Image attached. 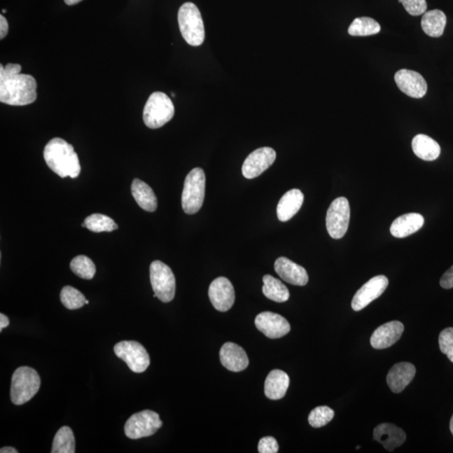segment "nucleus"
<instances>
[{"instance_id":"nucleus-1","label":"nucleus","mask_w":453,"mask_h":453,"mask_svg":"<svg viewBox=\"0 0 453 453\" xmlns=\"http://www.w3.org/2000/svg\"><path fill=\"white\" fill-rule=\"evenodd\" d=\"M19 64L0 66V102L11 106L31 104L37 97V83L31 75L21 74Z\"/></svg>"},{"instance_id":"nucleus-2","label":"nucleus","mask_w":453,"mask_h":453,"mask_svg":"<svg viewBox=\"0 0 453 453\" xmlns=\"http://www.w3.org/2000/svg\"><path fill=\"white\" fill-rule=\"evenodd\" d=\"M46 165L57 175L77 179L81 172L78 154L73 146L61 138L50 139L44 149Z\"/></svg>"},{"instance_id":"nucleus-3","label":"nucleus","mask_w":453,"mask_h":453,"mask_svg":"<svg viewBox=\"0 0 453 453\" xmlns=\"http://www.w3.org/2000/svg\"><path fill=\"white\" fill-rule=\"evenodd\" d=\"M41 387V378L32 368L20 367L13 374L11 398L13 404L21 405L27 403L35 396Z\"/></svg>"},{"instance_id":"nucleus-4","label":"nucleus","mask_w":453,"mask_h":453,"mask_svg":"<svg viewBox=\"0 0 453 453\" xmlns=\"http://www.w3.org/2000/svg\"><path fill=\"white\" fill-rule=\"evenodd\" d=\"M179 23L182 37L193 46H201L205 40L204 24L196 4H182L179 12Z\"/></svg>"},{"instance_id":"nucleus-5","label":"nucleus","mask_w":453,"mask_h":453,"mask_svg":"<svg viewBox=\"0 0 453 453\" xmlns=\"http://www.w3.org/2000/svg\"><path fill=\"white\" fill-rule=\"evenodd\" d=\"M206 176L202 168H194L186 176L181 195L182 209L186 214H197L204 202Z\"/></svg>"},{"instance_id":"nucleus-6","label":"nucleus","mask_w":453,"mask_h":453,"mask_svg":"<svg viewBox=\"0 0 453 453\" xmlns=\"http://www.w3.org/2000/svg\"><path fill=\"white\" fill-rule=\"evenodd\" d=\"M174 113V105L170 97L166 93L155 92L152 93L146 102L143 120L148 128L159 129L171 121Z\"/></svg>"},{"instance_id":"nucleus-7","label":"nucleus","mask_w":453,"mask_h":453,"mask_svg":"<svg viewBox=\"0 0 453 453\" xmlns=\"http://www.w3.org/2000/svg\"><path fill=\"white\" fill-rule=\"evenodd\" d=\"M152 288L156 296L162 302H172L176 294V278L172 270L163 262H152L150 267Z\"/></svg>"},{"instance_id":"nucleus-8","label":"nucleus","mask_w":453,"mask_h":453,"mask_svg":"<svg viewBox=\"0 0 453 453\" xmlns=\"http://www.w3.org/2000/svg\"><path fill=\"white\" fill-rule=\"evenodd\" d=\"M159 414L146 410L134 414L125 423V433L130 439L151 437L162 426Z\"/></svg>"},{"instance_id":"nucleus-9","label":"nucleus","mask_w":453,"mask_h":453,"mask_svg":"<svg viewBox=\"0 0 453 453\" xmlns=\"http://www.w3.org/2000/svg\"><path fill=\"white\" fill-rule=\"evenodd\" d=\"M350 207L348 199L338 197L330 205L326 218V225L330 236L334 239H342L348 231Z\"/></svg>"},{"instance_id":"nucleus-10","label":"nucleus","mask_w":453,"mask_h":453,"mask_svg":"<svg viewBox=\"0 0 453 453\" xmlns=\"http://www.w3.org/2000/svg\"><path fill=\"white\" fill-rule=\"evenodd\" d=\"M114 353L134 372H145L150 366L149 354L143 345L134 341H122L114 346Z\"/></svg>"},{"instance_id":"nucleus-11","label":"nucleus","mask_w":453,"mask_h":453,"mask_svg":"<svg viewBox=\"0 0 453 453\" xmlns=\"http://www.w3.org/2000/svg\"><path fill=\"white\" fill-rule=\"evenodd\" d=\"M277 152L270 147H262L249 154L244 160L242 173L245 179H253L272 166Z\"/></svg>"},{"instance_id":"nucleus-12","label":"nucleus","mask_w":453,"mask_h":453,"mask_svg":"<svg viewBox=\"0 0 453 453\" xmlns=\"http://www.w3.org/2000/svg\"><path fill=\"white\" fill-rule=\"evenodd\" d=\"M389 286V279L384 275H377L364 284L352 300V308L355 312H359L365 308L375 300L382 295Z\"/></svg>"},{"instance_id":"nucleus-13","label":"nucleus","mask_w":453,"mask_h":453,"mask_svg":"<svg viewBox=\"0 0 453 453\" xmlns=\"http://www.w3.org/2000/svg\"><path fill=\"white\" fill-rule=\"evenodd\" d=\"M211 303L219 312H227L231 309L235 300L234 286L230 279L218 277L211 283L209 290Z\"/></svg>"},{"instance_id":"nucleus-14","label":"nucleus","mask_w":453,"mask_h":453,"mask_svg":"<svg viewBox=\"0 0 453 453\" xmlns=\"http://www.w3.org/2000/svg\"><path fill=\"white\" fill-rule=\"evenodd\" d=\"M255 323L259 331L273 340L286 336L291 331V325L288 321L274 312L260 313L256 316Z\"/></svg>"},{"instance_id":"nucleus-15","label":"nucleus","mask_w":453,"mask_h":453,"mask_svg":"<svg viewBox=\"0 0 453 453\" xmlns=\"http://www.w3.org/2000/svg\"><path fill=\"white\" fill-rule=\"evenodd\" d=\"M395 81L400 91L414 99H421L427 92L425 78L414 71L407 69L398 71L395 75Z\"/></svg>"},{"instance_id":"nucleus-16","label":"nucleus","mask_w":453,"mask_h":453,"mask_svg":"<svg viewBox=\"0 0 453 453\" xmlns=\"http://www.w3.org/2000/svg\"><path fill=\"white\" fill-rule=\"evenodd\" d=\"M404 325L399 321H392L377 328L370 338V344L375 349L389 348L400 340L404 332Z\"/></svg>"},{"instance_id":"nucleus-17","label":"nucleus","mask_w":453,"mask_h":453,"mask_svg":"<svg viewBox=\"0 0 453 453\" xmlns=\"http://www.w3.org/2000/svg\"><path fill=\"white\" fill-rule=\"evenodd\" d=\"M274 270L283 281L291 285L304 286L308 283L307 270L286 257H279L275 260Z\"/></svg>"},{"instance_id":"nucleus-18","label":"nucleus","mask_w":453,"mask_h":453,"mask_svg":"<svg viewBox=\"0 0 453 453\" xmlns=\"http://www.w3.org/2000/svg\"><path fill=\"white\" fill-rule=\"evenodd\" d=\"M416 367L412 363L402 362L393 365L387 375V384L392 392L398 393L404 391L416 375Z\"/></svg>"},{"instance_id":"nucleus-19","label":"nucleus","mask_w":453,"mask_h":453,"mask_svg":"<svg viewBox=\"0 0 453 453\" xmlns=\"http://www.w3.org/2000/svg\"><path fill=\"white\" fill-rule=\"evenodd\" d=\"M374 439L382 444L385 449L393 452L405 442L406 435L400 427L391 423H382L375 427Z\"/></svg>"},{"instance_id":"nucleus-20","label":"nucleus","mask_w":453,"mask_h":453,"mask_svg":"<svg viewBox=\"0 0 453 453\" xmlns=\"http://www.w3.org/2000/svg\"><path fill=\"white\" fill-rule=\"evenodd\" d=\"M220 361L227 370L240 372L246 370L249 358L245 351L234 342H226L220 350Z\"/></svg>"},{"instance_id":"nucleus-21","label":"nucleus","mask_w":453,"mask_h":453,"mask_svg":"<svg viewBox=\"0 0 453 453\" xmlns=\"http://www.w3.org/2000/svg\"><path fill=\"white\" fill-rule=\"evenodd\" d=\"M304 202V195L299 189H292L283 195L278 203L277 217L279 221L287 222L298 213Z\"/></svg>"},{"instance_id":"nucleus-22","label":"nucleus","mask_w":453,"mask_h":453,"mask_svg":"<svg viewBox=\"0 0 453 453\" xmlns=\"http://www.w3.org/2000/svg\"><path fill=\"white\" fill-rule=\"evenodd\" d=\"M424 222V218L419 214L402 215L392 223L391 234L396 238H406L420 230Z\"/></svg>"},{"instance_id":"nucleus-23","label":"nucleus","mask_w":453,"mask_h":453,"mask_svg":"<svg viewBox=\"0 0 453 453\" xmlns=\"http://www.w3.org/2000/svg\"><path fill=\"white\" fill-rule=\"evenodd\" d=\"M289 384L290 378L286 372L279 370H272L265 379V396L270 400H281L286 396Z\"/></svg>"},{"instance_id":"nucleus-24","label":"nucleus","mask_w":453,"mask_h":453,"mask_svg":"<svg viewBox=\"0 0 453 453\" xmlns=\"http://www.w3.org/2000/svg\"><path fill=\"white\" fill-rule=\"evenodd\" d=\"M412 150L417 158L426 162H433L441 154L439 144L426 134H417L414 137Z\"/></svg>"},{"instance_id":"nucleus-25","label":"nucleus","mask_w":453,"mask_h":453,"mask_svg":"<svg viewBox=\"0 0 453 453\" xmlns=\"http://www.w3.org/2000/svg\"><path fill=\"white\" fill-rule=\"evenodd\" d=\"M131 193L135 202L142 209L153 213L158 209V197L146 182L134 179L131 185Z\"/></svg>"},{"instance_id":"nucleus-26","label":"nucleus","mask_w":453,"mask_h":453,"mask_svg":"<svg viewBox=\"0 0 453 453\" xmlns=\"http://www.w3.org/2000/svg\"><path fill=\"white\" fill-rule=\"evenodd\" d=\"M446 24L447 17L442 11H427L422 16L421 28L426 35L431 37L442 36Z\"/></svg>"},{"instance_id":"nucleus-27","label":"nucleus","mask_w":453,"mask_h":453,"mask_svg":"<svg viewBox=\"0 0 453 453\" xmlns=\"http://www.w3.org/2000/svg\"><path fill=\"white\" fill-rule=\"evenodd\" d=\"M264 286L262 288L264 295L275 302H286L290 298L288 288L272 275L266 274L263 277Z\"/></svg>"},{"instance_id":"nucleus-28","label":"nucleus","mask_w":453,"mask_h":453,"mask_svg":"<svg viewBox=\"0 0 453 453\" xmlns=\"http://www.w3.org/2000/svg\"><path fill=\"white\" fill-rule=\"evenodd\" d=\"M380 25L370 17H359L355 19L349 28V34L353 36L376 35L380 32Z\"/></svg>"},{"instance_id":"nucleus-29","label":"nucleus","mask_w":453,"mask_h":453,"mask_svg":"<svg viewBox=\"0 0 453 453\" xmlns=\"http://www.w3.org/2000/svg\"><path fill=\"white\" fill-rule=\"evenodd\" d=\"M53 453H74L75 438L73 431L69 426H62L55 435Z\"/></svg>"},{"instance_id":"nucleus-30","label":"nucleus","mask_w":453,"mask_h":453,"mask_svg":"<svg viewBox=\"0 0 453 453\" xmlns=\"http://www.w3.org/2000/svg\"><path fill=\"white\" fill-rule=\"evenodd\" d=\"M84 223L88 230L93 232H112L118 228L111 218L100 214L88 216Z\"/></svg>"},{"instance_id":"nucleus-31","label":"nucleus","mask_w":453,"mask_h":453,"mask_svg":"<svg viewBox=\"0 0 453 453\" xmlns=\"http://www.w3.org/2000/svg\"><path fill=\"white\" fill-rule=\"evenodd\" d=\"M70 267L78 277L84 279H92L96 273V266L90 258L78 256L71 261Z\"/></svg>"},{"instance_id":"nucleus-32","label":"nucleus","mask_w":453,"mask_h":453,"mask_svg":"<svg viewBox=\"0 0 453 453\" xmlns=\"http://www.w3.org/2000/svg\"><path fill=\"white\" fill-rule=\"evenodd\" d=\"M60 298L63 306L69 310H77L86 304L85 296L82 292L70 286L62 288Z\"/></svg>"},{"instance_id":"nucleus-33","label":"nucleus","mask_w":453,"mask_h":453,"mask_svg":"<svg viewBox=\"0 0 453 453\" xmlns=\"http://www.w3.org/2000/svg\"><path fill=\"white\" fill-rule=\"evenodd\" d=\"M334 417L333 410L329 408L328 406H319L313 409L309 414L308 421L314 428H320L333 420Z\"/></svg>"},{"instance_id":"nucleus-34","label":"nucleus","mask_w":453,"mask_h":453,"mask_svg":"<svg viewBox=\"0 0 453 453\" xmlns=\"http://www.w3.org/2000/svg\"><path fill=\"white\" fill-rule=\"evenodd\" d=\"M440 350L453 363V328L444 329L439 335Z\"/></svg>"},{"instance_id":"nucleus-35","label":"nucleus","mask_w":453,"mask_h":453,"mask_svg":"<svg viewBox=\"0 0 453 453\" xmlns=\"http://www.w3.org/2000/svg\"><path fill=\"white\" fill-rule=\"evenodd\" d=\"M403 4L405 11L410 15L418 16L425 14L427 10L426 0H399Z\"/></svg>"},{"instance_id":"nucleus-36","label":"nucleus","mask_w":453,"mask_h":453,"mask_svg":"<svg viewBox=\"0 0 453 453\" xmlns=\"http://www.w3.org/2000/svg\"><path fill=\"white\" fill-rule=\"evenodd\" d=\"M258 451L260 453H277L279 451L278 442L272 437L261 438L258 445Z\"/></svg>"},{"instance_id":"nucleus-37","label":"nucleus","mask_w":453,"mask_h":453,"mask_svg":"<svg viewBox=\"0 0 453 453\" xmlns=\"http://www.w3.org/2000/svg\"><path fill=\"white\" fill-rule=\"evenodd\" d=\"M440 285L444 289H452L453 288V265L452 267L447 270L445 273L442 275L441 281H440Z\"/></svg>"},{"instance_id":"nucleus-38","label":"nucleus","mask_w":453,"mask_h":453,"mask_svg":"<svg viewBox=\"0 0 453 453\" xmlns=\"http://www.w3.org/2000/svg\"><path fill=\"white\" fill-rule=\"evenodd\" d=\"M8 32V24L4 15H0V39L3 40L7 36Z\"/></svg>"},{"instance_id":"nucleus-39","label":"nucleus","mask_w":453,"mask_h":453,"mask_svg":"<svg viewBox=\"0 0 453 453\" xmlns=\"http://www.w3.org/2000/svg\"><path fill=\"white\" fill-rule=\"evenodd\" d=\"M8 325H10V319L1 313L0 314V332H2L3 329L7 328Z\"/></svg>"},{"instance_id":"nucleus-40","label":"nucleus","mask_w":453,"mask_h":453,"mask_svg":"<svg viewBox=\"0 0 453 453\" xmlns=\"http://www.w3.org/2000/svg\"><path fill=\"white\" fill-rule=\"evenodd\" d=\"M0 452L1 453H18V451L15 449L14 447H4L1 448V450H0Z\"/></svg>"},{"instance_id":"nucleus-41","label":"nucleus","mask_w":453,"mask_h":453,"mask_svg":"<svg viewBox=\"0 0 453 453\" xmlns=\"http://www.w3.org/2000/svg\"><path fill=\"white\" fill-rule=\"evenodd\" d=\"M64 1L67 4V6H74V4H77L79 2H81L82 0H64Z\"/></svg>"},{"instance_id":"nucleus-42","label":"nucleus","mask_w":453,"mask_h":453,"mask_svg":"<svg viewBox=\"0 0 453 453\" xmlns=\"http://www.w3.org/2000/svg\"><path fill=\"white\" fill-rule=\"evenodd\" d=\"M450 430H451L452 434L453 435V414L450 421Z\"/></svg>"},{"instance_id":"nucleus-43","label":"nucleus","mask_w":453,"mask_h":453,"mask_svg":"<svg viewBox=\"0 0 453 453\" xmlns=\"http://www.w3.org/2000/svg\"><path fill=\"white\" fill-rule=\"evenodd\" d=\"M82 226H83V228H86V224H85V223H82Z\"/></svg>"},{"instance_id":"nucleus-44","label":"nucleus","mask_w":453,"mask_h":453,"mask_svg":"<svg viewBox=\"0 0 453 453\" xmlns=\"http://www.w3.org/2000/svg\"><path fill=\"white\" fill-rule=\"evenodd\" d=\"M2 13H3V14H6V10H3V11H2Z\"/></svg>"},{"instance_id":"nucleus-45","label":"nucleus","mask_w":453,"mask_h":453,"mask_svg":"<svg viewBox=\"0 0 453 453\" xmlns=\"http://www.w3.org/2000/svg\"><path fill=\"white\" fill-rule=\"evenodd\" d=\"M85 303H86V305H88V304H90V302H88V300H86V302H85Z\"/></svg>"},{"instance_id":"nucleus-46","label":"nucleus","mask_w":453,"mask_h":453,"mask_svg":"<svg viewBox=\"0 0 453 453\" xmlns=\"http://www.w3.org/2000/svg\"><path fill=\"white\" fill-rule=\"evenodd\" d=\"M172 95L173 97H175V93H174V92H172Z\"/></svg>"}]
</instances>
